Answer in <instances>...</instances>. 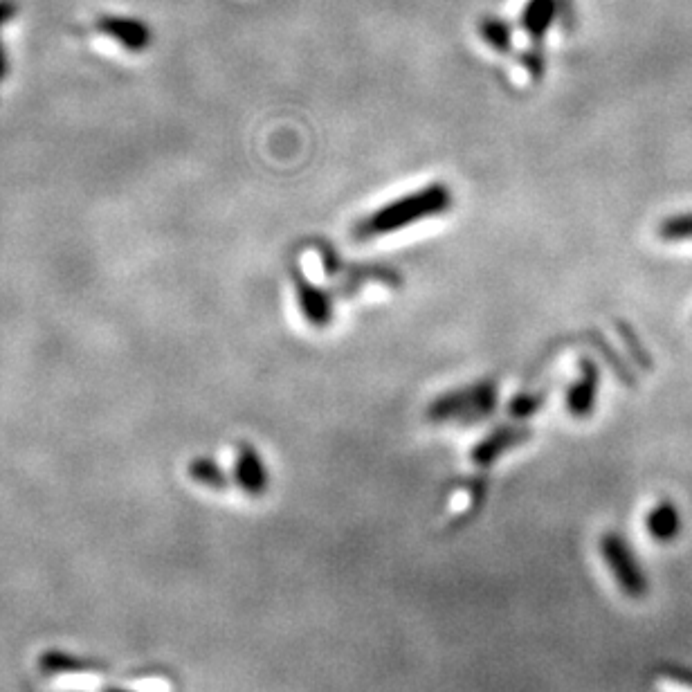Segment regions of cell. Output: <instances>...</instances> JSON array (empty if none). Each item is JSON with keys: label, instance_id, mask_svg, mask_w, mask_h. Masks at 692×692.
Listing matches in <instances>:
<instances>
[{"label": "cell", "instance_id": "14", "mask_svg": "<svg viewBox=\"0 0 692 692\" xmlns=\"http://www.w3.org/2000/svg\"><path fill=\"white\" fill-rule=\"evenodd\" d=\"M517 61H519V66H522L528 75H531V79H535V81L542 79L544 70H546V57H544L542 43H533L531 48H526L522 54H519Z\"/></svg>", "mask_w": 692, "mask_h": 692}, {"label": "cell", "instance_id": "18", "mask_svg": "<svg viewBox=\"0 0 692 692\" xmlns=\"http://www.w3.org/2000/svg\"><path fill=\"white\" fill-rule=\"evenodd\" d=\"M7 70H9V59H7V52H5V45L0 43V81L5 79L7 75Z\"/></svg>", "mask_w": 692, "mask_h": 692}, {"label": "cell", "instance_id": "2", "mask_svg": "<svg viewBox=\"0 0 692 692\" xmlns=\"http://www.w3.org/2000/svg\"><path fill=\"white\" fill-rule=\"evenodd\" d=\"M499 389L493 380L472 382V385L452 389L448 394L436 396L427 407V421L430 423H459L475 425L497 409Z\"/></svg>", "mask_w": 692, "mask_h": 692}, {"label": "cell", "instance_id": "3", "mask_svg": "<svg viewBox=\"0 0 692 692\" xmlns=\"http://www.w3.org/2000/svg\"><path fill=\"white\" fill-rule=\"evenodd\" d=\"M598 549L600 555H603L607 571L612 573L616 587L623 591V596L630 600H643L650 594L648 573H645L643 564L639 562V555L634 553L625 535L616 531L603 533Z\"/></svg>", "mask_w": 692, "mask_h": 692}, {"label": "cell", "instance_id": "11", "mask_svg": "<svg viewBox=\"0 0 692 692\" xmlns=\"http://www.w3.org/2000/svg\"><path fill=\"white\" fill-rule=\"evenodd\" d=\"M479 36L484 39L488 48H493L499 54L513 52V25L499 16H484L479 21Z\"/></svg>", "mask_w": 692, "mask_h": 692}, {"label": "cell", "instance_id": "4", "mask_svg": "<svg viewBox=\"0 0 692 692\" xmlns=\"http://www.w3.org/2000/svg\"><path fill=\"white\" fill-rule=\"evenodd\" d=\"M531 430L522 425H502L497 427V430L490 432L488 436H484L477 445H472L470 450V461L475 463L477 468H488L497 463L499 459L504 457L506 452H511L519 445L526 443L531 439Z\"/></svg>", "mask_w": 692, "mask_h": 692}, {"label": "cell", "instance_id": "7", "mask_svg": "<svg viewBox=\"0 0 692 692\" xmlns=\"http://www.w3.org/2000/svg\"><path fill=\"white\" fill-rule=\"evenodd\" d=\"M234 481L248 497H263L270 486V475L257 448L250 443H241L236 448L234 459Z\"/></svg>", "mask_w": 692, "mask_h": 692}, {"label": "cell", "instance_id": "9", "mask_svg": "<svg viewBox=\"0 0 692 692\" xmlns=\"http://www.w3.org/2000/svg\"><path fill=\"white\" fill-rule=\"evenodd\" d=\"M684 519L672 499H661L645 515V531L657 544H672L681 535Z\"/></svg>", "mask_w": 692, "mask_h": 692}, {"label": "cell", "instance_id": "17", "mask_svg": "<svg viewBox=\"0 0 692 692\" xmlns=\"http://www.w3.org/2000/svg\"><path fill=\"white\" fill-rule=\"evenodd\" d=\"M18 14L16 0H0V27L7 25Z\"/></svg>", "mask_w": 692, "mask_h": 692}, {"label": "cell", "instance_id": "8", "mask_svg": "<svg viewBox=\"0 0 692 692\" xmlns=\"http://www.w3.org/2000/svg\"><path fill=\"white\" fill-rule=\"evenodd\" d=\"M600 387V371L594 360H580L578 378L567 391V409L573 418H589L596 407Z\"/></svg>", "mask_w": 692, "mask_h": 692}, {"label": "cell", "instance_id": "1", "mask_svg": "<svg viewBox=\"0 0 692 692\" xmlns=\"http://www.w3.org/2000/svg\"><path fill=\"white\" fill-rule=\"evenodd\" d=\"M452 205V189L445 182H430V185L409 191V194L391 200V203L362 216L360 221L353 223L351 234L360 243L382 239V236H389L394 232L407 230L412 225L430 221V218L448 214Z\"/></svg>", "mask_w": 692, "mask_h": 692}, {"label": "cell", "instance_id": "10", "mask_svg": "<svg viewBox=\"0 0 692 692\" xmlns=\"http://www.w3.org/2000/svg\"><path fill=\"white\" fill-rule=\"evenodd\" d=\"M555 21H558V3L555 0H528L519 14V27L533 43H542Z\"/></svg>", "mask_w": 692, "mask_h": 692}, {"label": "cell", "instance_id": "5", "mask_svg": "<svg viewBox=\"0 0 692 692\" xmlns=\"http://www.w3.org/2000/svg\"><path fill=\"white\" fill-rule=\"evenodd\" d=\"M97 30L129 52H144L153 43L151 27L133 16H99Z\"/></svg>", "mask_w": 692, "mask_h": 692}, {"label": "cell", "instance_id": "16", "mask_svg": "<svg viewBox=\"0 0 692 692\" xmlns=\"http://www.w3.org/2000/svg\"><path fill=\"white\" fill-rule=\"evenodd\" d=\"M558 3V21L562 23L564 30H571L576 23V14H573V0H555Z\"/></svg>", "mask_w": 692, "mask_h": 692}, {"label": "cell", "instance_id": "12", "mask_svg": "<svg viewBox=\"0 0 692 692\" xmlns=\"http://www.w3.org/2000/svg\"><path fill=\"white\" fill-rule=\"evenodd\" d=\"M189 475H191V479L196 481V484L205 486V488L225 490V486H227L225 472H223L221 466H218V463L212 461V459H196V461L189 466Z\"/></svg>", "mask_w": 692, "mask_h": 692}, {"label": "cell", "instance_id": "13", "mask_svg": "<svg viewBox=\"0 0 692 692\" xmlns=\"http://www.w3.org/2000/svg\"><path fill=\"white\" fill-rule=\"evenodd\" d=\"M659 236L666 243H684L692 241V212L668 216L659 225Z\"/></svg>", "mask_w": 692, "mask_h": 692}, {"label": "cell", "instance_id": "6", "mask_svg": "<svg viewBox=\"0 0 692 692\" xmlns=\"http://www.w3.org/2000/svg\"><path fill=\"white\" fill-rule=\"evenodd\" d=\"M295 279V295L299 311H302L304 320L313 326V329H326L333 322V293L315 286L313 281H308L302 272L297 270Z\"/></svg>", "mask_w": 692, "mask_h": 692}, {"label": "cell", "instance_id": "15", "mask_svg": "<svg viewBox=\"0 0 692 692\" xmlns=\"http://www.w3.org/2000/svg\"><path fill=\"white\" fill-rule=\"evenodd\" d=\"M544 405V396L542 394H519L511 400V405H508V414L513 418H531L537 412H540Z\"/></svg>", "mask_w": 692, "mask_h": 692}]
</instances>
